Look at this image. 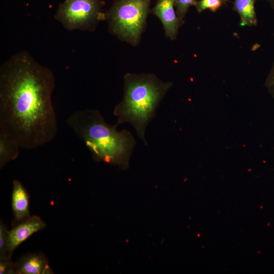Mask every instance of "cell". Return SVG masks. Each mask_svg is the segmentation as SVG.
Instances as JSON below:
<instances>
[{
  "label": "cell",
  "mask_w": 274,
  "mask_h": 274,
  "mask_svg": "<svg viewBox=\"0 0 274 274\" xmlns=\"http://www.w3.org/2000/svg\"><path fill=\"white\" fill-rule=\"evenodd\" d=\"M66 123L95 161L118 165L122 169L128 168L136 145L130 131L118 130V125L107 123L96 109L76 111L68 116Z\"/></svg>",
  "instance_id": "cell-2"
},
{
  "label": "cell",
  "mask_w": 274,
  "mask_h": 274,
  "mask_svg": "<svg viewBox=\"0 0 274 274\" xmlns=\"http://www.w3.org/2000/svg\"><path fill=\"white\" fill-rule=\"evenodd\" d=\"M14 274L53 273L48 260L42 252L27 253L14 263Z\"/></svg>",
  "instance_id": "cell-8"
},
{
  "label": "cell",
  "mask_w": 274,
  "mask_h": 274,
  "mask_svg": "<svg viewBox=\"0 0 274 274\" xmlns=\"http://www.w3.org/2000/svg\"><path fill=\"white\" fill-rule=\"evenodd\" d=\"M52 71L26 51H20L0 67V130L21 149H36L51 142L57 132L52 94Z\"/></svg>",
  "instance_id": "cell-1"
},
{
  "label": "cell",
  "mask_w": 274,
  "mask_h": 274,
  "mask_svg": "<svg viewBox=\"0 0 274 274\" xmlns=\"http://www.w3.org/2000/svg\"><path fill=\"white\" fill-rule=\"evenodd\" d=\"M12 208L15 220L18 223L30 217L28 192L17 180L13 182Z\"/></svg>",
  "instance_id": "cell-9"
},
{
  "label": "cell",
  "mask_w": 274,
  "mask_h": 274,
  "mask_svg": "<svg viewBox=\"0 0 274 274\" xmlns=\"http://www.w3.org/2000/svg\"><path fill=\"white\" fill-rule=\"evenodd\" d=\"M19 143L6 132L0 130V168L8 162L16 159L19 156Z\"/></svg>",
  "instance_id": "cell-10"
},
{
  "label": "cell",
  "mask_w": 274,
  "mask_h": 274,
  "mask_svg": "<svg viewBox=\"0 0 274 274\" xmlns=\"http://www.w3.org/2000/svg\"><path fill=\"white\" fill-rule=\"evenodd\" d=\"M175 0H157L151 10L162 23L165 36L171 40H175L180 27L184 24L183 19L176 14L174 9Z\"/></svg>",
  "instance_id": "cell-6"
},
{
  "label": "cell",
  "mask_w": 274,
  "mask_h": 274,
  "mask_svg": "<svg viewBox=\"0 0 274 274\" xmlns=\"http://www.w3.org/2000/svg\"><path fill=\"white\" fill-rule=\"evenodd\" d=\"M9 231L3 222L1 220L0 257L11 256L9 252Z\"/></svg>",
  "instance_id": "cell-13"
},
{
  "label": "cell",
  "mask_w": 274,
  "mask_h": 274,
  "mask_svg": "<svg viewBox=\"0 0 274 274\" xmlns=\"http://www.w3.org/2000/svg\"><path fill=\"white\" fill-rule=\"evenodd\" d=\"M255 0H234L233 10L237 13L242 26H256L257 19L255 8Z\"/></svg>",
  "instance_id": "cell-11"
},
{
  "label": "cell",
  "mask_w": 274,
  "mask_h": 274,
  "mask_svg": "<svg viewBox=\"0 0 274 274\" xmlns=\"http://www.w3.org/2000/svg\"><path fill=\"white\" fill-rule=\"evenodd\" d=\"M0 274H14V263L11 256L0 257Z\"/></svg>",
  "instance_id": "cell-15"
},
{
  "label": "cell",
  "mask_w": 274,
  "mask_h": 274,
  "mask_svg": "<svg viewBox=\"0 0 274 274\" xmlns=\"http://www.w3.org/2000/svg\"><path fill=\"white\" fill-rule=\"evenodd\" d=\"M102 5L101 0H65L59 6L55 17L68 30L92 31L106 20Z\"/></svg>",
  "instance_id": "cell-5"
},
{
  "label": "cell",
  "mask_w": 274,
  "mask_h": 274,
  "mask_svg": "<svg viewBox=\"0 0 274 274\" xmlns=\"http://www.w3.org/2000/svg\"><path fill=\"white\" fill-rule=\"evenodd\" d=\"M229 0H199L196 1L193 6L198 13L206 10L215 12L224 5H226Z\"/></svg>",
  "instance_id": "cell-12"
},
{
  "label": "cell",
  "mask_w": 274,
  "mask_h": 274,
  "mask_svg": "<svg viewBox=\"0 0 274 274\" xmlns=\"http://www.w3.org/2000/svg\"><path fill=\"white\" fill-rule=\"evenodd\" d=\"M265 86L274 98V63L266 78Z\"/></svg>",
  "instance_id": "cell-16"
},
{
  "label": "cell",
  "mask_w": 274,
  "mask_h": 274,
  "mask_svg": "<svg viewBox=\"0 0 274 274\" xmlns=\"http://www.w3.org/2000/svg\"><path fill=\"white\" fill-rule=\"evenodd\" d=\"M172 86L171 82L163 81L152 73H126L123 77V98L113 112L117 117L116 124L130 123L147 146L146 128Z\"/></svg>",
  "instance_id": "cell-3"
},
{
  "label": "cell",
  "mask_w": 274,
  "mask_h": 274,
  "mask_svg": "<svg viewBox=\"0 0 274 274\" xmlns=\"http://www.w3.org/2000/svg\"><path fill=\"white\" fill-rule=\"evenodd\" d=\"M151 0H115L106 12L110 31L120 40L136 46L144 32Z\"/></svg>",
  "instance_id": "cell-4"
},
{
  "label": "cell",
  "mask_w": 274,
  "mask_h": 274,
  "mask_svg": "<svg viewBox=\"0 0 274 274\" xmlns=\"http://www.w3.org/2000/svg\"><path fill=\"white\" fill-rule=\"evenodd\" d=\"M66 1H68V0H66Z\"/></svg>",
  "instance_id": "cell-18"
},
{
  "label": "cell",
  "mask_w": 274,
  "mask_h": 274,
  "mask_svg": "<svg viewBox=\"0 0 274 274\" xmlns=\"http://www.w3.org/2000/svg\"><path fill=\"white\" fill-rule=\"evenodd\" d=\"M44 221L38 216H30L9 231V252L11 256L15 249L30 236L45 228Z\"/></svg>",
  "instance_id": "cell-7"
},
{
  "label": "cell",
  "mask_w": 274,
  "mask_h": 274,
  "mask_svg": "<svg viewBox=\"0 0 274 274\" xmlns=\"http://www.w3.org/2000/svg\"><path fill=\"white\" fill-rule=\"evenodd\" d=\"M268 3L270 7L274 9V0H264Z\"/></svg>",
  "instance_id": "cell-17"
},
{
  "label": "cell",
  "mask_w": 274,
  "mask_h": 274,
  "mask_svg": "<svg viewBox=\"0 0 274 274\" xmlns=\"http://www.w3.org/2000/svg\"><path fill=\"white\" fill-rule=\"evenodd\" d=\"M197 0H175L174 5L177 16L183 19L185 17L190 6Z\"/></svg>",
  "instance_id": "cell-14"
}]
</instances>
